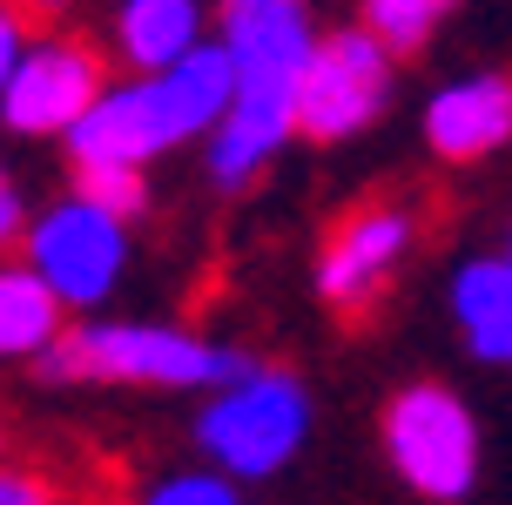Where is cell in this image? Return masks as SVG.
Returning <instances> with one entry per match:
<instances>
[{"instance_id": "cell-11", "label": "cell", "mask_w": 512, "mask_h": 505, "mask_svg": "<svg viewBox=\"0 0 512 505\" xmlns=\"http://www.w3.org/2000/svg\"><path fill=\"white\" fill-rule=\"evenodd\" d=\"M452 330L472 364L486 371H512V256H465L452 270Z\"/></svg>"}, {"instance_id": "cell-6", "label": "cell", "mask_w": 512, "mask_h": 505, "mask_svg": "<svg viewBox=\"0 0 512 505\" xmlns=\"http://www.w3.org/2000/svg\"><path fill=\"white\" fill-rule=\"evenodd\" d=\"M21 256L41 270V283H48L54 297L68 303V317H95V310L122 290L135 243H128V216H115V209H102L95 196L68 189V196H54L41 216H27Z\"/></svg>"}, {"instance_id": "cell-1", "label": "cell", "mask_w": 512, "mask_h": 505, "mask_svg": "<svg viewBox=\"0 0 512 505\" xmlns=\"http://www.w3.org/2000/svg\"><path fill=\"white\" fill-rule=\"evenodd\" d=\"M216 27L236 68V95L209 128V182L236 196L297 135V81L317 48V27L304 0H216Z\"/></svg>"}, {"instance_id": "cell-9", "label": "cell", "mask_w": 512, "mask_h": 505, "mask_svg": "<svg viewBox=\"0 0 512 505\" xmlns=\"http://www.w3.org/2000/svg\"><path fill=\"white\" fill-rule=\"evenodd\" d=\"M411 236H418V216L405 202H371L358 216H344L331 243L317 250V297L331 310H371L378 290L411 256Z\"/></svg>"}, {"instance_id": "cell-8", "label": "cell", "mask_w": 512, "mask_h": 505, "mask_svg": "<svg viewBox=\"0 0 512 505\" xmlns=\"http://www.w3.org/2000/svg\"><path fill=\"white\" fill-rule=\"evenodd\" d=\"M108 88L102 54L75 34H34L0 88V128L21 142H61Z\"/></svg>"}, {"instance_id": "cell-7", "label": "cell", "mask_w": 512, "mask_h": 505, "mask_svg": "<svg viewBox=\"0 0 512 505\" xmlns=\"http://www.w3.org/2000/svg\"><path fill=\"white\" fill-rule=\"evenodd\" d=\"M391 101V48L371 27L324 34L297 81V135L310 142H351L384 115Z\"/></svg>"}, {"instance_id": "cell-12", "label": "cell", "mask_w": 512, "mask_h": 505, "mask_svg": "<svg viewBox=\"0 0 512 505\" xmlns=\"http://www.w3.org/2000/svg\"><path fill=\"white\" fill-rule=\"evenodd\" d=\"M108 48L122 54L135 75L169 68L189 48H203V0H115Z\"/></svg>"}, {"instance_id": "cell-15", "label": "cell", "mask_w": 512, "mask_h": 505, "mask_svg": "<svg viewBox=\"0 0 512 505\" xmlns=\"http://www.w3.org/2000/svg\"><path fill=\"white\" fill-rule=\"evenodd\" d=\"M135 505H250V499H243V485H236L230 472L189 465V472H162L155 485H142Z\"/></svg>"}, {"instance_id": "cell-5", "label": "cell", "mask_w": 512, "mask_h": 505, "mask_svg": "<svg viewBox=\"0 0 512 505\" xmlns=\"http://www.w3.org/2000/svg\"><path fill=\"white\" fill-rule=\"evenodd\" d=\"M378 445H384V465L425 505H465L479 492L486 438H479L472 404L452 384H438V378L398 384L378 411Z\"/></svg>"}, {"instance_id": "cell-20", "label": "cell", "mask_w": 512, "mask_h": 505, "mask_svg": "<svg viewBox=\"0 0 512 505\" xmlns=\"http://www.w3.org/2000/svg\"><path fill=\"white\" fill-rule=\"evenodd\" d=\"M21 7H27V14H41V21H68L81 0H21Z\"/></svg>"}, {"instance_id": "cell-10", "label": "cell", "mask_w": 512, "mask_h": 505, "mask_svg": "<svg viewBox=\"0 0 512 505\" xmlns=\"http://www.w3.org/2000/svg\"><path fill=\"white\" fill-rule=\"evenodd\" d=\"M425 142L438 162H479L512 142V81L506 75H465L425 101Z\"/></svg>"}, {"instance_id": "cell-22", "label": "cell", "mask_w": 512, "mask_h": 505, "mask_svg": "<svg viewBox=\"0 0 512 505\" xmlns=\"http://www.w3.org/2000/svg\"><path fill=\"white\" fill-rule=\"evenodd\" d=\"M506 256H512V236H506Z\"/></svg>"}, {"instance_id": "cell-18", "label": "cell", "mask_w": 512, "mask_h": 505, "mask_svg": "<svg viewBox=\"0 0 512 505\" xmlns=\"http://www.w3.org/2000/svg\"><path fill=\"white\" fill-rule=\"evenodd\" d=\"M0 505H61L41 472H21V465H0Z\"/></svg>"}, {"instance_id": "cell-2", "label": "cell", "mask_w": 512, "mask_h": 505, "mask_svg": "<svg viewBox=\"0 0 512 505\" xmlns=\"http://www.w3.org/2000/svg\"><path fill=\"white\" fill-rule=\"evenodd\" d=\"M236 95V68L223 41H203L189 48L169 68H149V75L108 81L95 108L81 115L61 142H68V162L88 169V162H128V169H149L155 155L196 142L223 122V108Z\"/></svg>"}, {"instance_id": "cell-16", "label": "cell", "mask_w": 512, "mask_h": 505, "mask_svg": "<svg viewBox=\"0 0 512 505\" xmlns=\"http://www.w3.org/2000/svg\"><path fill=\"white\" fill-rule=\"evenodd\" d=\"M75 189L81 196H95L102 209H115V216H149V169H128V162H88V169H75Z\"/></svg>"}, {"instance_id": "cell-14", "label": "cell", "mask_w": 512, "mask_h": 505, "mask_svg": "<svg viewBox=\"0 0 512 505\" xmlns=\"http://www.w3.org/2000/svg\"><path fill=\"white\" fill-rule=\"evenodd\" d=\"M452 0H364V27L378 34L391 54H411L432 41V27L445 21Z\"/></svg>"}, {"instance_id": "cell-21", "label": "cell", "mask_w": 512, "mask_h": 505, "mask_svg": "<svg viewBox=\"0 0 512 505\" xmlns=\"http://www.w3.org/2000/svg\"><path fill=\"white\" fill-rule=\"evenodd\" d=\"M0 452H7V431H0Z\"/></svg>"}, {"instance_id": "cell-17", "label": "cell", "mask_w": 512, "mask_h": 505, "mask_svg": "<svg viewBox=\"0 0 512 505\" xmlns=\"http://www.w3.org/2000/svg\"><path fill=\"white\" fill-rule=\"evenodd\" d=\"M27 21H34V14H27L21 0H0V88H7V75H14L21 48L34 41V34H27Z\"/></svg>"}, {"instance_id": "cell-3", "label": "cell", "mask_w": 512, "mask_h": 505, "mask_svg": "<svg viewBox=\"0 0 512 505\" xmlns=\"http://www.w3.org/2000/svg\"><path fill=\"white\" fill-rule=\"evenodd\" d=\"M250 371V351L162 317H88L34 357L41 384H128V391H216Z\"/></svg>"}, {"instance_id": "cell-4", "label": "cell", "mask_w": 512, "mask_h": 505, "mask_svg": "<svg viewBox=\"0 0 512 505\" xmlns=\"http://www.w3.org/2000/svg\"><path fill=\"white\" fill-rule=\"evenodd\" d=\"M310 431H317L310 384L290 364H256L250 357V371H236L230 384L203 391L189 445H196L203 465L230 472L236 485H263L304 458Z\"/></svg>"}, {"instance_id": "cell-19", "label": "cell", "mask_w": 512, "mask_h": 505, "mask_svg": "<svg viewBox=\"0 0 512 505\" xmlns=\"http://www.w3.org/2000/svg\"><path fill=\"white\" fill-rule=\"evenodd\" d=\"M21 229H27V202H21V189H14V176L0 169V256L21 243Z\"/></svg>"}, {"instance_id": "cell-13", "label": "cell", "mask_w": 512, "mask_h": 505, "mask_svg": "<svg viewBox=\"0 0 512 505\" xmlns=\"http://www.w3.org/2000/svg\"><path fill=\"white\" fill-rule=\"evenodd\" d=\"M68 330V303L54 297L34 263L0 256V364H34Z\"/></svg>"}]
</instances>
